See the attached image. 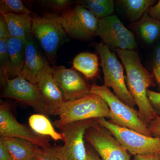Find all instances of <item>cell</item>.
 <instances>
[{
	"label": "cell",
	"mask_w": 160,
	"mask_h": 160,
	"mask_svg": "<svg viewBox=\"0 0 160 160\" xmlns=\"http://www.w3.org/2000/svg\"><path fill=\"white\" fill-rule=\"evenodd\" d=\"M94 120L108 129L129 153L134 156L160 154V138L147 136L128 128L120 127L105 118Z\"/></svg>",
	"instance_id": "cell-6"
},
{
	"label": "cell",
	"mask_w": 160,
	"mask_h": 160,
	"mask_svg": "<svg viewBox=\"0 0 160 160\" xmlns=\"http://www.w3.org/2000/svg\"><path fill=\"white\" fill-rule=\"evenodd\" d=\"M31 32L38 41L50 64L55 66L57 51L69 38L60 22L59 16L46 12L42 16L32 15Z\"/></svg>",
	"instance_id": "cell-2"
},
{
	"label": "cell",
	"mask_w": 160,
	"mask_h": 160,
	"mask_svg": "<svg viewBox=\"0 0 160 160\" xmlns=\"http://www.w3.org/2000/svg\"><path fill=\"white\" fill-rule=\"evenodd\" d=\"M1 97L24 103L31 106L38 113L45 115V102L38 85L20 76L7 80L3 86Z\"/></svg>",
	"instance_id": "cell-11"
},
{
	"label": "cell",
	"mask_w": 160,
	"mask_h": 160,
	"mask_svg": "<svg viewBox=\"0 0 160 160\" xmlns=\"http://www.w3.org/2000/svg\"><path fill=\"white\" fill-rule=\"evenodd\" d=\"M33 160H62L60 146L41 148Z\"/></svg>",
	"instance_id": "cell-26"
},
{
	"label": "cell",
	"mask_w": 160,
	"mask_h": 160,
	"mask_svg": "<svg viewBox=\"0 0 160 160\" xmlns=\"http://www.w3.org/2000/svg\"><path fill=\"white\" fill-rule=\"evenodd\" d=\"M12 160H33L41 148L33 143L17 138L2 137Z\"/></svg>",
	"instance_id": "cell-16"
},
{
	"label": "cell",
	"mask_w": 160,
	"mask_h": 160,
	"mask_svg": "<svg viewBox=\"0 0 160 160\" xmlns=\"http://www.w3.org/2000/svg\"><path fill=\"white\" fill-rule=\"evenodd\" d=\"M129 19L134 21L138 19L154 5V0H122L119 1Z\"/></svg>",
	"instance_id": "cell-22"
},
{
	"label": "cell",
	"mask_w": 160,
	"mask_h": 160,
	"mask_svg": "<svg viewBox=\"0 0 160 160\" xmlns=\"http://www.w3.org/2000/svg\"><path fill=\"white\" fill-rule=\"evenodd\" d=\"M97 36L108 47L132 50L137 46L134 35L116 15L99 19Z\"/></svg>",
	"instance_id": "cell-10"
},
{
	"label": "cell",
	"mask_w": 160,
	"mask_h": 160,
	"mask_svg": "<svg viewBox=\"0 0 160 160\" xmlns=\"http://www.w3.org/2000/svg\"><path fill=\"white\" fill-rule=\"evenodd\" d=\"M59 17L63 29L71 38L87 41L96 36L98 19L82 5L69 6Z\"/></svg>",
	"instance_id": "cell-7"
},
{
	"label": "cell",
	"mask_w": 160,
	"mask_h": 160,
	"mask_svg": "<svg viewBox=\"0 0 160 160\" xmlns=\"http://www.w3.org/2000/svg\"><path fill=\"white\" fill-rule=\"evenodd\" d=\"M9 38L0 37V79L2 87L9 79V58L7 45Z\"/></svg>",
	"instance_id": "cell-24"
},
{
	"label": "cell",
	"mask_w": 160,
	"mask_h": 160,
	"mask_svg": "<svg viewBox=\"0 0 160 160\" xmlns=\"http://www.w3.org/2000/svg\"><path fill=\"white\" fill-rule=\"evenodd\" d=\"M0 160H12L4 141L0 138Z\"/></svg>",
	"instance_id": "cell-32"
},
{
	"label": "cell",
	"mask_w": 160,
	"mask_h": 160,
	"mask_svg": "<svg viewBox=\"0 0 160 160\" xmlns=\"http://www.w3.org/2000/svg\"><path fill=\"white\" fill-rule=\"evenodd\" d=\"M0 135L2 137L17 138L26 140L40 148L51 146L48 137L38 134L19 122L12 113L9 105L2 101L0 105Z\"/></svg>",
	"instance_id": "cell-12"
},
{
	"label": "cell",
	"mask_w": 160,
	"mask_h": 160,
	"mask_svg": "<svg viewBox=\"0 0 160 160\" xmlns=\"http://www.w3.org/2000/svg\"><path fill=\"white\" fill-rule=\"evenodd\" d=\"M52 71L65 101L78 99L90 93L91 86L74 69L54 66Z\"/></svg>",
	"instance_id": "cell-13"
},
{
	"label": "cell",
	"mask_w": 160,
	"mask_h": 160,
	"mask_svg": "<svg viewBox=\"0 0 160 160\" xmlns=\"http://www.w3.org/2000/svg\"><path fill=\"white\" fill-rule=\"evenodd\" d=\"M91 12L98 19L109 16L114 10L112 0H83L76 2Z\"/></svg>",
	"instance_id": "cell-23"
},
{
	"label": "cell",
	"mask_w": 160,
	"mask_h": 160,
	"mask_svg": "<svg viewBox=\"0 0 160 160\" xmlns=\"http://www.w3.org/2000/svg\"><path fill=\"white\" fill-rule=\"evenodd\" d=\"M101 59L104 74V86L113 89V93L123 103L132 108L136 105L134 99L127 89L124 69L114 52L102 42L94 44Z\"/></svg>",
	"instance_id": "cell-5"
},
{
	"label": "cell",
	"mask_w": 160,
	"mask_h": 160,
	"mask_svg": "<svg viewBox=\"0 0 160 160\" xmlns=\"http://www.w3.org/2000/svg\"><path fill=\"white\" fill-rule=\"evenodd\" d=\"M147 97L157 115L160 116V92H157L148 89Z\"/></svg>",
	"instance_id": "cell-29"
},
{
	"label": "cell",
	"mask_w": 160,
	"mask_h": 160,
	"mask_svg": "<svg viewBox=\"0 0 160 160\" xmlns=\"http://www.w3.org/2000/svg\"><path fill=\"white\" fill-rule=\"evenodd\" d=\"M109 106L98 95L90 93L78 99L65 101L58 111L53 126L59 129L74 122L98 118L109 119Z\"/></svg>",
	"instance_id": "cell-3"
},
{
	"label": "cell",
	"mask_w": 160,
	"mask_h": 160,
	"mask_svg": "<svg viewBox=\"0 0 160 160\" xmlns=\"http://www.w3.org/2000/svg\"><path fill=\"white\" fill-rule=\"evenodd\" d=\"M152 62V74L160 91V40L155 47Z\"/></svg>",
	"instance_id": "cell-28"
},
{
	"label": "cell",
	"mask_w": 160,
	"mask_h": 160,
	"mask_svg": "<svg viewBox=\"0 0 160 160\" xmlns=\"http://www.w3.org/2000/svg\"><path fill=\"white\" fill-rule=\"evenodd\" d=\"M147 12L152 18L160 21V0L156 4L150 7Z\"/></svg>",
	"instance_id": "cell-31"
},
{
	"label": "cell",
	"mask_w": 160,
	"mask_h": 160,
	"mask_svg": "<svg viewBox=\"0 0 160 160\" xmlns=\"http://www.w3.org/2000/svg\"><path fill=\"white\" fill-rule=\"evenodd\" d=\"M0 13H13L17 14L35 15L27 8L21 0H1Z\"/></svg>",
	"instance_id": "cell-25"
},
{
	"label": "cell",
	"mask_w": 160,
	"mask_h": 160,
	"mask_svg": "<svg viewBox=\"0 0 160 160\" xmlns=\"http://www.w3.org/2000/svg\"><path fill=\"white\" fill-rule=\"evenodd\" d=\"M6 21L11 37L25 40L31 32L32 15L13 13L1 14Z\"/></svg>",
	"instance_id": "cell-18"
},
{
	"label": "cell",
	"mask_w": 160,
	"mask_h": 160,
	"mask_svg": "<svg viewBox=\"0 0 160 160\" xmlns=\"http://www.w3.org/2000/svg\"><path fill=\"white\" fill-rule=\"evenodd\" d=\"M93 120L69 123L59 129L64 142V145L60 146L62 160H88L85 134Z\"/></svg>",
	"instance_id": "cell-9"
},
{
	"label": "cell",
	"mask_w": 160,
	"mask_h": 160,
	"mask_svg": "<svg viewBox=\"0 0 160 160\" xmlns=\"http://www.w3.org/2000/svg\"><path fill=\"white\" fill-rule=\"evenodd\" d=\"M90 93L99 96L105 100L109 109V120L114 125L128 128L147 136H152L148 127L140 118L138 110L123 103L103 85H91Z\"/></svg>",
	"instance_id": "cell-4"
},
{
	"label": "cell",
	"mask_w": 160,
	"mask_h": 160,
	"mask_svg": "<svg viewBox=\"0 0 160 160\" xmlns=\"http://www.w3.org/2000/svg\"><path fill=\"white\" fill-rule=\"evenodd\" d=\"M132 160H160V154L155 153L145 155H135Z\"/></svg>",
	"instance_id": "cell-34"
},
{
	"label": "cell",
	"mask_w": 160,
	"mask_h": 160,
	"mask_svg": "<svg viewBox=\"0 0 160 160\" xmlns=\"http://www.w3.org/2000/svg\"><path fill=\"white\" fill-rule=\"evenodd\" d=\"M25 63L19 76L37 84L43 73L52 67L48 60L40 52L31 32L25 39Z\"/></svg>",
	"instance_id": "cell-14"
},
{
	"label": "cell",
	"mask_w": 160,
	"mask_h": 160,
	"mask_svg": "<svg viewBox=\"0 0 160 160\" xmlns=\"http://www.w3.org/2000/svg\"><path fill=\"white\" fill-rule=\"evenodd\" d=\"M135 28L140 37L148 45H152L160 38V21L153 19L145 12Z\"/></svg>",
	"instance_id": "cell-20"
},
{
	"label": "cell",
	"mask_w": 160,
	"mask_h": 160,
	"mask_svg": "<svg viewBox=\"0 0 160 160\" xmlns=\"http://www.w3.org/2000/svg\"><path fill=\"white\" fill-rule=\"evenodd\" d=\"M115 51L126 69L127 89L138 106L140 118L147 126L157 116L147 95L149 87L157 85L153 75L142 65L137 52L119 49Z\"/></svg>",
	"instance_id": "cell-1"
},
{
	"label": "cell",
	"mask_w": 160,
	"mask_h": 160,
	"mask_svg": "<svg viewBox=\"0 0 160 160\" xmlns=\"http://www.w3.org/2000/svg\"><path fill=\"white\" fill-rule=\"evenodd\" d=\"M28 122L30 128L36 133L49 137L55 141L63 140L62 134L56 131L48 117L45 115L38 113L32 115Z\"/></svg>",
	"instance_id": "cell-21"
},
{
	"label": "cell",
	"mask_w": 160,
	"mask_h": 160,
	"mask_svg": "<svg viewBox=\"0 0 160 160\" xmlns=\"http://www.w3.org/2000/svg\"><path fill=\"white\" fill-rule=\"evenodd\" d=\"M73 69L81 72L87 79L97 77L99 63L96 54L82 52L78 54L72 61Z\"/></svg>",
	"instance_id": "cell-19"
},
{
	"label": "cell",
	"mask_w": 160,
	"mask_h": 160,
	"mask_svg": "<svg viewBox=\"0 0 160 160\" xmlns=\"http://www.w3.org/2000/svg\"><path fill=\"white\" fill-rule=\"evenodd\" d=\"M147 127L152 137L160 138V116H157L149 123Z\"/></svg>",
	"instance_id": "cell-30"
},
{
	"label": "cell",
	"mask_w": 160,
	"mask_h": 160,
	"mask_svg": "<svg viewBox=\"0 0 160 160\" xmlns=\"http://www.w3.org/2000/svg\"><path fill=\"white\" fill-rule=\"evenodd\" d=\"M9 58V79L19 76L25 61V40L10 37L7 42Z\"/></svg>",
	"instance_id": "cell-17"
},
{
	"label": "cell",
	"mask_w": 160,
	"mask_h": 160,
	"mask_svg": "<svg viewBox=\"0 0 160 160\" xmlns=\"http://www.w3.org/2000/svg\"><path fill=\"white\" fill-rule=\"evenodd\" d=\"M38 85L46 105L45 115L57 116L65 100L62 92L55 81L52 68L44 72L38 81Z\"/></svg>",
	"instance_id": "cell-15"
},
{
	"label": "cell",
	"mask_w": 160,
	"mask_h": 160,
	"mask_svg": "<svg viewBox=\"0 0 160 160\" xmlns=\"http://www.w3.org/2000/svg\"><path fill=\"white\" fill-rule=\"evenodd\" d=\"M88 160H102L96 151L88 142L86 143Z\"/></svg>",
	"instance_id": "cell-33"
},
{
	"label": "cell",
	"mask_w": 160,
	"mask_h": 160,
	"mask_svg": "<svg viewBox=\"0 0 160 160\" xmlns=\"http://www.w3.org/2000/svg\"><path fill=\"white\" fill-rule=\"evenodd\" d=\"M85 139L102 160H131L129 152L108 129L94 119L86 129Z\"/></svg>",
	"instance_id": "cell-8"
},
{
	"label": "cell",
	"mask_w": 160,
	"mask_h": 160,
	"mask_svg": "<svg viewBox=\"0 0 160 160\" xmlns=\"http://www.w3.org/2000/svg\"><path fill=\"white\" fill-rule=\"evenodd\" d=\"M38 2L44 7L61 13L74 3L70 0H41Z\"/></svg>",
	"instance_id": "cell-27"
}]
</instances>
